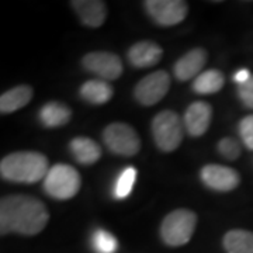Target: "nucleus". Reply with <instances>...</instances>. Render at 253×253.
<instances>
[{
    "label": "nucleus",
    "instance_id": "obj_1",
    "mask_svg": "<svg viewBox=\"0 0 253 253\" xmlns=\"http://www.w3.org/2000/svg\"><path fill=\"white\" fill-rule=\"evenodd\" d=\"M46 206L33 196L14 194L0 200V232L33 236L40 234L48 224Z\"/></svg>",
    "mask_w": 253,
    "mask_h": 253
},
{
    "label": "nucleus",
    "instance_id": "obj_2",
    "mask_svg": "<svg viewBox=\"0 0 253 253\" xmlns=\"http://www.w3.org/2000/svg\"><path fill=\"white\" fill-rule=\"evenodd\" d=\"M49 169L45 155L36 151L13 152L4 156L0 162L1 177L13 183H38L45 179Z\"/></svg>",
    "mask_w": 253,
    "mask_h": 253
},
{
    "label": "nucleus",
    "instance_id": "obj_3",
    "mask_svg": "<svg viewBox=\"0 0 253 253\" xmlns=\"http://www.w3.org/2000/svg\"><path fill=\"white\" fill-rule=\"evenodd\" d=\"M197 225V215L187 208H177L168 214L161 225L162 241L169 246L177 248L189 244Z\"/></svg>",
    "mask_w": 253,
    "mask_h": 253
},
{
    "label": "nucleus",
    "instance_id": "obj_4",
    "mask_svg": "<svg viewBox=\"0 0 253 253\" xmlns=\"http://www.w3.org/2000/svg\"><path fill=\"white\" fill-rule=\"evenodd\" d=\"M82 179L79 172L69 165L56 163L51 166L44 179V191L55 200H69L81 190Z\"/></svg>",
    "mask_w": 253,
    "mask_h": 253
},
{
    "label": "nucleus",
    "instance_id": "obj_5",
    "mask_svg": "<svg viewBox=\"0 0 253 253\" xmlns=\"http://www.w3.org/2000/svg\"><path fill=\"white\" fill-rule=\"evenodd\" d=\"M184 124L177 113L163 110L152 121V135L155 144L162 152H173L183 141Z\"/></svg>",
    "mask_w": 253,
    "mask_h": 253
},
{
    "label": "nucleus",
    "instance_id": "obj_6",
    "mask_svg": "<svg viewBox=\"0 0 253 253\" xmlns=\"http://www.w3.org/2000/svg\"><path fill=\"white\" fill-rule=\"evenodd\" d=\"M103 141L113 154L134 156L141 149V139L134 126L126 123H113L104 128Z\"/></svg>",
    "mask_w": 253,
    "mask_h": 253
},
{
    "label": "nucleus",
    "instance_id": "obj_7",
    "mask_svg": "<svg viewBox=\"0 0 253 253\" xmlns=\"http://www.w3.org/2000/svg\"><path fill=\"white\" fill-rule=\"evenodd\" d=\"M170 89V75L166 71H155L138 82L134 89L136 101L142 106H154L168 94Z\"/></svg>",
    "mask_w": 253,
    "mask_h": 253
},
{
    "label": "nucleus",
    "instance_id": "obj_8",
    "mask_svg": "<svg viewBox=\"0 0 253 253\" xmlns=\"http://www.w3.org/2000/svg\"><path fill=\"white\" fill-rule=\"evenodd\" d=\"M144 6L155 23L162 27L179 24L189 13V4L183 0H146Z\"/></svg>",
    "mask_w": 253,
    "mask_h": 253
},
{
    "label": "nucleus",
    "instance_id": "obj_9",
    "mask_svg": "<svg viewBox=\"0 0 253 253\" xmlns=\"http://www.w3.org/2000/svg\"><path fill=\"white\" fill-rule=\"evenodd\" d=\"M83 68L89 72L94 73L100 79L109 82L116 81L123 75V62L120 56L107 51L89 52L82 59Z\"/></svg>",
    "mask_w": 253,
    "mask_h": 253
},
{
    "label": "nucleus",
    "instance_id": "obj_10",
    "mask_svg": "<svg viewBox=\"0 0 253 253\" xmlns=\"http://www.w3.org/2000/svg\"><path fill=\"white\" fill-rule=\"evenodd\" d=\"M200 177L208 189L215 191H231L241 183L239 173L235 169L222 165H207L201 169Z\"/></svg>",
    "mask_w": 253,
    "mask_h": 253
},
{
    "label": "nucleus",
    "instance_id": "obj_11",
    "mask_svg": "<svg viewBox=\"0 0 253 253\" xmlns=\"http://www.w3.org/2000/svg\"><path fill=\"white\" fill-rule=\"evenodd\" d=\"M212 118V107L206 101L191 103L183 117L186 131L191 136H201L207 132Z\"/></svg>",
    "mask_w": 253,
    "mask_h": 253
},
{
    "label": "nucleus",
    "instance_id": "obj_12",
    "mask_svg": "<svg viewBox=\"0 0 253 253\" xmlns=\"http://www.w3.org/2000/svg\"><path fill=\"white\" fill-rule=\"evenodd\" d=\"M207 62V52L204 48H193L187 54L181 56L173 66V73L180 82L196 79L201 73V69Z\"/></svg>",
    "mask_w": 253,
    "mask_h": 253
},
{
    "label": "nucleus",
    "instance_id": "obj_13",
    "mask_svg": "<svg viewBox=\"0 0 253 253\" xmlns=\"http://www.w3.org/2000/svg\"><path fill=\"white\" fill-rule=\"evenodd\" d=\"M71 6L87 27H101L107 18V6L101 0H75Z\"/></svg>",
    "mask_w": 253,
    "mask_h": 253
},
{
    "label": "nucleus",
    "instance_id": "obj_14",
    "mask_svg": "<svg viewBox=\"0 0 253 253\" xmlns=\"http://www.w3.org/2000/svg\"><path fill=\"white\" fill-rule=\"evenodd\" d=\"M163 49L154 41H139L128 49V61L135 68H151L161 61Z\"/></svg>",
    "mask_w": 253,
    "mask_h": 253
},
{
    "label": "nucleus",
    "instance_id": "obj_15",
    "mask_svg": "<svg viewBox=\"0 0 253 253\" xmlns=\"http://www.w3.org/2000/svg\"><path fill=\"white\" fill-rule=\"evenodd\" d=\"M40 121L46 128H58L68 124L72 117V111L68 104L61 101H49L40 110Z\"/></svg>",
    "mask_w": 253,
    "mask_h": 253
},
{
    "label": "nucleus",
    "instance_id": "obj_16",
    "mask_svg": "<svg viewBox=\"0 0 253 253\" xmlns=\"http://www.w3.org/2000/svg\"><path fill=\"white\" fill-rule=\"evenodd\" d=\"M71 152L76 162L82 165H93L101 158L100 145L87 136H76L69 144Z\"/></svg>",
    "mask_w": 253,
    "mask_h": 253
},
{
    "label": "nucleus",
    "instance_id": "obj_17",
    "mask_svg": "<svg viewBox=\"0 0 253 253\" xmlns=\"http://www.w3.org/2000/svg\"><path fill=\"white\" fill-rule=\"evenodd\" d=\"M33 99V89L28 84H20L0 96V113L10 114L27 106Z\"/></svg>",
    "mask_w": 253,
    "mask_h": 253
},
{
    "label": "nucleus",
    "instance_id": "obj_18",
    "mask_svg": "<svg viewBox=\"0 0 253 253\" xmlns=\"http://www.w3.org/2000/svg\"><path fill=\"white\" fill-rule=\"evenodd\" d=\"M113 87L109 82L103 79H91V81L84 82L81 87V96L86 100L87 103L94 104V106H101L106 104L107 101L113 97Z\"/></svg>",
    "mask_w": 253,
    "mask_h": 253
},
{
    "label": "nucleus",
    "instance_id": "obj_19",
    "mask_svg": "<svg viewBox=\"0 0 253 253\" xmlns=\"http://www.w3.org/2000/svg\"><path fill=\"white\" fill-rule=\"evenodd\" d=\"M222 244L226 253H253V232L246 229L228 231Z\"/></svg>",
    "mask_w": 253,
    "mask_h": 253
},
{
    "label": "nucleus",
    "instance_id": "obj_20",
    "mask_svg": "<svg viewBox=\"0 0 253 253\" xmlns=\"http://www.w3.org/2000/svg\"><path fill=\"white\" fill-rule=\"evenodd\" d=\"M225 84V78L222 72L217 69H208L201 72L193 82V90L199 94H214L218 93Z\"/></svg>",
    "mask_w": 253,
    "mask_h": 253
},
{
    "label": "nucleus",
    "instance_id": "obj_21",
    "mask_svg": "<svg viewBox=\"0 0 253 253\" xmlns=\"http://www.w3.org/2000/svg\"><path fill=\"white\" fill-rule=\"evenodd\" d=\"M91 245L96 253H116L118 251V241L116 236L104 229H97L93 234Z\"/></svg>",
    "mask_w": 253,
    "mask_h": 253
},
{
    "label": "nucleus",
    "instance_id": "obj_22",
    "mask_svg": "<svg viewBox=\"0 0 253 253\" xmlns=\"http://www.w3.org/2000/svg\"><path fill=\"white\" fill-rule=\"evenodd\" d=\"M136 179V170L134 168H126L124 172L120 174V177L116 181L114 187V196L116 199H126L131 194L134 183Z\"/></svg>",
    "mask_w": 253,
    "mask_h": 253
},
{
    "label": "nucleus",
    "instance_id": "obj_23",
    "mask_svg": "<svg viewBox=\"0 0 253 253\" xmlns=\"http://www.w3.org/2000/svg\"><path fill=\"white\" fill-rule=\"evenodd\" d=\"M218 152L222 155L228 161H235L241 155V144L236 141L235 138H222L217 145Z\"/></svg>",
    "mask_w": 253,
    "mask_h": 253
},
{
    "label": "nucleus",
    "instance_id": "obj_24",
    "mask_svg": "<svg viewBox=\"0 0 253 253\" xmlns=\"http://www.w3.org/2000/svg\"><path fill=\"white\" fill-rule=\"evenodd\" d=\"M239 135L244 141L245 146L253 151V114L246 116L239 123Z\"/></svg>",
    "mask_w": 253,
    "mask_h": 253
},
{
    "label": "nucleus",
    "instance_id": "obj_25",
    "mask_svg": "<svg viewBox=\"0 0 253 253\" xmlns=\"http://www.w3.org/2000/svg\"><path fill=\"white\" fill-rule=\"evenodd\" d=\"M238 96L246 109L253 110V75L246 82L238 84Z\"/></svg>",
    "mask_w": 253,
    "mask_h": 253
},
{
    "label": "nucleus",
    "instance_id": "obj_26",
    "mask_svg": "<svg viewBox=\"0 0 253 253\" xmlns=\"http://www.w3.org/2000/svg\"><path fill=\"white\" fill-rule=\"evenodd\" d=\"M251 75L252 73H249V71H246V69H241V71H238L235 73V76H234V81L238 83V84H241V83H244L246 82L249 78H251Z\"/></svg>",
    "mask_w": 253,
    "mask_h": 253
}]
</instances>
